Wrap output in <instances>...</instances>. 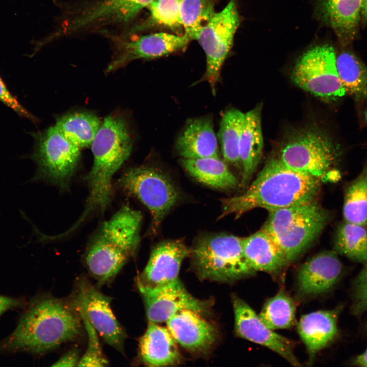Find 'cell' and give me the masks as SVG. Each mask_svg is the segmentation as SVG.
<instances>
[{
  "label": "cell",
  "mask_w": 367,
  "mask_h": 367,
  "mask_svg": "<svg viewBox=\"0 0 367 367\" xmlns=\"http://www.w3.org/2000/svg\"><path fill=\"white\" fill-rule=\"evenodd\" d=\"M213 119L205 116L189 119L178 137L176 149L183 159L219 158Z\"/></svg>",
  "instance_id": "ffe728a7"
},
{
  "label": "cell",
  "mask_w": 367,
  "mask_h": 367,
  "mask_svg": "<svg viewBox=\"0 0 367 367\" xmlns=\"http://www.w3.org/2000/svg\"><path fill=\"white\" fill-rule=\"evenodd\" d=\"M82 319L68 298L38 295L29 303L16 328L0 342V353L43 354L84 334Z\"/></svg>",
  "instance_id": "6da1fadb"
},
{
  "label": "cell",
  "mask_w": 367,
  "mask_h": 367,
  "mask_svg": "<svg viewBox=\"0 0 367 367\" xmlns=\"http://www.w3.org/2000/svg\"><path fill=\"white\" fill-rule=\"evenodd\" d=\"M336 65L341 83L355 99H367V67L353 52L342 51L336 55Z\"/></svg>",
  "instance_id": "83f0119b"
},
{
  "label": "cell",
  "mask_w": 367,
  "mask_h": 367,
  "mask_svg": "<svg viewBox=\"0 0 367 367\" xmlns=\"http://www.w3.org/2000/svg\"><path fill=\"white\" fill-rule=\"evenodd\" d=\"M216 0H181L180 14L184 32L195 40L201 29L216 13Z\"/></svg>",
  "instance_id": "836d02e7"
},
{
  "label": "cell",
  "mask_w": 367,
  "mask_h": 367,
  "mask_svg": "<svg viewBox=\"0 0 367 367\" xmlns=\"http://www.w3.org/2000/svg\"><path fill=\"white\" fill-rule=\"evenodd\" d=\"M142 218L139 211L122 207L102 223L85 252L106 256L124 266L139 246Z\"/></svg>",
  "instance_id": "8fae6325"
},
{
  "label": "cell",
  "mask_w": 367,
  "mask_h": 367,
  "mask_svg": "<svg viewBox=\"0 0 367 367\" xmlns=\"http://www.w3.org/2000/svg\"><path fill=\"white\" fill-rule=\"evenodd\" d=\"M263 147L261 108L258 106L245 113L240 139L239 155L243 186L250 180L255 172L262 156Z\"/></svg>",
  "instance_id": "cb8c5ba5"
},
{
  "label": "cell",
  "mask_w": 367,
  "mask_h": 367,
  "mask_svg": "<svg viewBox=\"0 0 367 367\" xmlns=\"http://www.w3.org/2000/svg\"><path fill=\"white\" fill-rule=\"evenodd\" d=\"M81 357L78 349L72 348L62 355L52 366H78Z\"/></svg>",
  "instance_id": "74e56055"
},
{
  "label": "cell",
  "mask_w": 367,
  "mask_h": 367,
  "mask_svg": "<svg viewBox=\"0 0 367 367\" xmlns=\"http://www.w3.org/2000/svg\"><path fill=\"white\" fill-rule=\"evenodd\" d=\"M339 155V149L326 136L305 130L286 142L280 160L289 167L323 182L329 179Z\"/></svg>",
  "instance_id": "52a82bcc"
},
{
  "label": "cell",
  "mask_w": 367,
  "mask_h": 367,
  "mask_svg": "<svg viewBox=\"0 0 367 367\" xmlns=\"http://www.w3.org/2000/svg\"><path fill=\"white\" fill-rule=\"evenodd\" d=\"M180 164L193 177L209 187L228 190L235 188L239 184L237 178L220 158H182Z\"/></svg>",
  "instance_id": "484cf974"
},
{
  "label": "cell",
  "mask_w": 367,
  "mask_h": 367,
  "mask_svg": "<svg viewBox=\"0 0 367 367\" xmlns=\"http://www.w3.org/2000/svg\"><path fill=\"white\" fill-rule=\"evenodd\" d=\"M242 238L224 233L199 237L189 249L198 277L220 282L233 281L254 274L243 251Z\"/></svg>",
  "instance_id": "5b68a950"
},
{
  "label": "cell",
  "mask_w": 367,
  "mask_h": 367,
  "mask_svg": "<svg viewBox=\"0 0 367 367\" xmlns=\"http://www.w3.org/2000/svg\"><path fill=\"white\" fill-rule=\"evenodd\" d=\"M245 118L241 111L229 110L222 117L218 134L224 160L235 165L240 164L239 147Z\"/></svg>",
  "instance_id": "4dcf8cb0"
},
{
  "label": "cell",
  "mask_w": 367,
  "mask_h": 367,
  "mask_svg": "<svg viewBox=\"0 0 367 367\" xmlns=\"http://www.w3.org/2000/svg\"><path fill=\"white\" fill-rule=\"evenodd\" d=\"M24 304L21 299L0 295V316L8 310L22 307Z\"/></svg>",
  "instance_id": "f35d334b"
},
{
  "label": "cell",
  "mask_w": 367,
  "mask_h": 367,
  "mask_svg": "<svg viewBox=\"0 0 367 367\" xmlns=\"http://www.w3.org/2000/svg\"><path fill=\"white\" fill-rule=\"evenodd\" d=\"M352 308L355 314L367 311V263L363 264L353 282Z\"/></svg>",
  "instance_id": "d590c367"
},
{
  "label": "cell",
  "mask_w": 367,
  "mask_h": 367,
  "mask_svg": "<svg viewBox=\"0 0 367 367\" xmlns=\"http://www.w3.org/2000/svg\"><path fill=\"white\" fill-rule=\"evenodd\" d=\"M118 184L124 192L138 198L149 209L152 233L156 231L180 196L172 181L151 167L142 166L128 169L121 176Z\"/></svg>",
  "instance_id": "8992f818"
},
{
  "label": "cell",
  "mask_w": 367,
  "mask_h": 367,
  "mask_svg": "<svg viewBox=\"0 0 367 367\" xmlns=\"http://www.w3.org/2000/svg\"><path fill=\"white\" fill-rule=\"evenodd\" d=\"M242 242L246 258L256 272L275 273L289 264L281 249L262 228L247 237L242 238Z\"/></svg>",
  "instance_id": "d4e9b609"
},
{
  "label": "cell",
  "mask_w": 367,
  "mask_h": 367,
  "mask_svg": "<svg viewBox=\"0 0 367 367\" xmlns=\"http://www.w3.org/2000/svg\"><path fill=\"white\" fill-rule=\"evenodd\" d=\"M76 310L85 314L99 335L108 345L124 352L125 332L111 308L112 299L84 276L77 278L68 298Z\"/></svg>",
  "instance_id": "7c38bea8"
},
{
  "label": "cell",
  "mask_w": 367,
  "mask_h": 367,
  "mask_svg": "<svg viewBox=\"0 0 367 367\" xmlns=\"http://www.w3.org/2000/svg\"><path fill=\"white\" fill-rule=\"evenodd\" d=\"M154 0H97L75 12L73 22L81 31L108 24L125 23Z\"/></svg>",
  "instance_id": "e0dca14e"
},
{
  "label": "cell",
  "mask_w": 367,
  "mask_h": 367,
  "mask_svg": "<svg viewBox=\"0 0 367 367\" xmlns=\"http://www.w3.org/2000/svg\"><path fill=\"white\" fill-rule=\"evenodd\" d=\"M77 311L82 319L87 336V347L85 353L81 357L78 366L108 365L109 361L103 353L98 337L99 334L85 314L82 311Z\"/></svg>",
  "instance_id": "e575fe53"
},
{
  "label": "cell",
  "mask_w": 367,
  "mask_h": 367,
  "mask_svg": "<svg viewBox=\"0 0 367 367\" xmlns=\"http://www.w3.org/2000/svg\"><path fill=\"white\" fill-rule=\"evenodd\" d=\"M239 24L235 2L230 0L221 11L215 13L196 38L206 56L205 71L199 81L207 82L214 95L222 67L232 46Z\"/></svg>",
  "instance_id": "9c48e42d"
},
{
  "label": "cell",
  "mask_w": 367,
  "mask_h": 367,
  "mask_svg": "<svg viewBox=\"0 0 367 367\" xmlns=\"http://www.w3.org/2000/svg\"><path fill=\"white\" fill-rule=\"evenodd\" d=\"M365 119H366V121H367V110H366V112H365Z\"/></svg>",
  "instance_id": "b9f144b4"
},
{
  "label": "cell",
  "mask_w": 367,
  "mask_h": 367,
  "mask_svg": "<svg viewBox=\"0 0 367 367\" xmlns=\"http://www.w3.org/2000/svg\"><path fill=\"white\" fill-rule=\"evenodd\" d=\"M333 245L337 254L362 264L367 263L366 226L344 220L337 228Z\"/></svg>",
  "instance_id": "f1b7e54d"
},
{
  "label": "cell",
  "mask_w": 367,
  "mask_h": 367,
  "mask_svg": "<svg viewBox=\"0 0 367 367\" xmlns=\"http://www.w3.org/2000/svg\"><path fill=\"white\" fill-rule=\"evenodd\" d=\"M355 362L358 365L367 367V349L356 357Z\"/></svg>",
  "instance_id": "60d3db41"
},
{
  "label": "cell",
  "mask_w": 367,
  "mask_h": 367,
  "mask_svg": "<svg viewBox=\"0 0 367 367\" xmlns=\"http://www.w3.org/2000/svg\"><path fill=\"white\" fill-rule=\"evenodd\" d=\"M295 303L283 290L269 299L258 314L263 323L272 330L291 328L295 323Z\"/></svg>",
  "instance_id": "1f68e13d"
},
{
  "label": "cell",
  "mask_w": 367,
  "mask_h": 367,
  "mask_svg": "<svg viewBox=\"0 0 367 367\" xmlns=\"http://www.w3.org/2000/svg\"><path fill=\"white\" fill-rule=\"evenodd\" d=\"M138 289L143 298L149 322H166L182 310H191L201 314L209 309V303L193 297L179 279L158 287Z\"/></svg>",
  "instance_id": "5bb4252c"
},
{
  "label": "cell",
  "mask_w": 367,
  "mask_h": 367,
  "mask_svg": "<svg viewBox=\"0 0 367 367\" xmlns=\"http://www.w3.org/2000/svg\"><path fill=\"white\" fill-rule=\"evenodd\" d=\"M291 78L301 89L326 100H335L346 93L337 70L335 50L328 44L305 51L297 61Z\"/></svg>",
  "instance_id": "ba28073f"
},
{
  "label": "cell",
  "mask_w": 367,
  "mask_h": 367,
  "mask_svg": "<svg viewBox=\"0 0 367 367\" xmlns=\"http://www.w3.org/2000/svg\"><path fill=\"white\" fill-rule=\"evenodd\" d=\"M329 218V212L315 201L269 211L262 229L270 235L290 263L309 247Z\"/></svg>",
  "instance_id": "277c9868"
},
{
  "label": "cell",
  "mask_w": 367,
  "mask_h": 367,
  "mask_svg": "<svg viewBox=\"0 0 367 367\" xmlns=\"http://www.w3.org/2000/svg\"><path fill=\"white\" fill-rule=\"evenodd\" d=\"M344 220L367 227V162L344 190Z\"/></svg>",
  "instance_id": "f546056e"
},
{
  "label": "cell",
  "mask_w": 367,
  "mask_h": 367,
  "mask_svg": "<svg viewBox=\"0 0 367 367\" xmlns=\"http://www.w3.org/2000/svg\"><path fill=\"white\" fill-rule=\"evenodd\" d=\"M297 329L311 362L316 354L336 337L337 312L335 310H319L304 315L298 323Z\"/></svg>",
  "instance_id": "7402d4cb"
},
{
  "label": "cell",
  "mask_w": 367,
  "mask_h": 367,
  "mask_svg": "<svg viewBox=\"0 0 367 367\" xmlns=\"http://www.w3.org/2000/svg\"><path fill=\"white\" fill-rule=\"evenodd\" d=\"M322 21L330 28L343 46L355 39L361 23V0H319Z\"/></svg>",
  "instance_id": "44dd1931"
},
{
  "label": "cell",
  "mask_w": 367,
  "mask_h": 367,
  "mask_svg": "<svg viewBox=\"0 0 367 367\" xmlns=\"http://www.w3.org/2000/svg\"><path fill=\"white\" fill-rule=\"evenodd\" d=\"M117 47L106 72L114 71L137 59H152L168 56L184 50L190 39L185 34L177 35L164 32L134 37H116Z\"/></svg>",
  "instance_id": "4fadbf2b"
},
{
  "label": "cell",
  "mask_w": 367,
  "mask_h": 367,
  "mask_svg": "<svg viewBox=\"0 0 367 367\" xmlns=\"http://www.w3.org/2000/svg\"><path fill=\"white\" fill-rule=\"evenodd\" d=\"M181 0H154L147 7L149 16L144 23L132 28V32L151 27H161L177 35L184 31L180 14Z\"/></svg>",
  "instance_id": "d6a6232c"
},
{
  "label": "cell",
  "mask_w": 367,
  "mask_h": 367,
  "mask_svg": "<svg viewBox=\"0 0 367 367\" xmlns=\"http://www.w3.org/2000/svg\"><path fill=\"white\" fill-rule=\"evenodd\" d=\"M0 101L14 111L19 116L28 118L35 122L37 120L27 111L9 91L0 77Z\"/></svg>",
  "instance_id": "8d00e7d4"
},
{
  "label": "cell",
  "mask_w": 367,
  "mask_h": 367,
  "mask_svg": "<svg viewBox=\"0 0 367 367\" xmlns=\"http://www.w3.org/2000/svg\"><path fill=\"white\" fill-rule=\"evenodd\" d=\"M361 23H367V0H361Z\"/></svg>",
  "instance_id": "ab89813d"
},
{
  "label": "cell",
  "mask_w": 367,
  "mask_h": 367,
  "mask_svg": "<svg viewBox=\"0 0 367 367\" xmlns=\"http://www.w3.org/2000/svg\"><path fill=\"white\" fill-rule=\"evenodd\" d=\"M142 362L150 366H164L178 363L180 355L176 342L167 328L149 322L139 342Z\"/></svg>",
  "instance_id": "603a6c76"
},
{
  "label": "cell",
  "mask_w": 367,
  "mask_h": 367,
  "mask_svg": "<svg viewBox=\"0 0 367 367\" xmlns=\"http://www.w3.org/2000/svg\"><path fill=\"white\" fill-rule=\"evenodd\" d=\"M189 249L180 240L163 241L155 246L142 272L137 278L138 287L152 289L179 279L180 267Z\"/></svg>",
  "instance_id": "2e32d148"
},
{
  "label": "cell",
  "mask_w": 367,
  "mask_h": 367,
  "mask_svg": "<svg viewBox=\"0 0 367 367\" xmlns=\"http://www.w3.org/2000/svg\"><path fill=\"white\" fill-rule=\"evenodd\" d=\"M32 159L37 166L35 179H42L64 187L77 165L80 148L56 126L34 135Z\"/></svg>",
  "instance_id": "30bf717a"
},
{
  "label": "cell",
  "mask_w": 367,
  "mask_h": 367,
  "mask_svg": "<svg viewBox=\"0 0 367 367\" xmlns=\"http://www.w3.org/2000/svg\"><path fill=\"white\" fill-rule=\"evenodd\" d=\"M101 124L95 114L86 111H75L58 118L55 125L81 149L91 146Z\"/></svg>",
  "instance_id": "4316f807"
},
{
  "label": "cell",
  "mask_w": 367,
  "mask_h": 367,
  "mask_svg": "<svg viewBox=\"0 0 367 367\" xmlns=\"http://www.w3.org/2000/svg\"><path fill=\"white\" fill-rule=\"evenodd\" d=\"M166 323L176 342L192 353H203L207 351L217 338V330L215 326L191 310H181Z\"/></svg>",
  "instance_id": "d6986e66"
},
{
  "label": "cell",
  "mask_w": 367,
  "mask_h": 367,
  "mask_svg": "<svg viewBox=\"0 0 367 367\" xmlns=\"http://www.w3.org/2000/svg\"><path fill=\"white\" fill-rule=\"evenodd\" d=\"M322 182L292 169L280 159L269 161L243 194L222 199L219 219L234 215L236 218L255 208L269 212L317 201Z\"/></svg>",
  "instance_id": "7a4b0ae2"
},
{
  "label": "cell",
  "mask_w": 367,
  "mask_h": 367,
  "mask_svg": "<svg viewBox=\"0 0 367 367\" xmlns=\"http://www.w3.org/2000/svg\"><path fill=\"white\" fill-rule=\"evenodd\" d=\"M342 272V263L334 251L318 253L300 267L297 276L298 291L304 296L327 293L338 282Z\"/></svg>",
  "instance_id": "ac0fdd59"
},
{
  "label": "cell",
  "mask_w": 367,
  "mask_h": 367,
  "mask_svg": "<svg viewBox=\"0 0 367 367\" xmlns=\"http://www.w3.org/2000/svg\"><path fill=\"white\" fill-rule=\"evenodd\" d=\"M133 142L127 123L119 114H111L101 123L91 145L93 164L87 175L89 194L81 217L109 204L113 176L128 158Z\"/></svg>",
  "instance_id": "3957f363"
},
{
  "label": "cell",
  "mask_w": 367,
  "mask_h": 367,
  "mask_svg": "<svg viewBox=\"0 0 367 367\" xmlns=\"http://www.w3.org/2000/svg\"><path fill=\"white\" fill-rule=\"evenodd\" d=\"M232 305L238 336L268 348L293 366L301 365L294 354L293 341L267 327L254 310L238 296H233Z\"/></svg>",
  "instance_id": "9a60e30c"
}]
</instances>
